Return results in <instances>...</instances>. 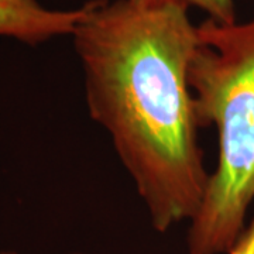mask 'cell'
Returning <instances> with one entry per match:
<instances>
[{
  "instance_id": "cell-1",
  "label": "cell",
  "mask_w": 254,
  "mask_h": 254,
  "mask_svg": "<svg viewBox=\"0 0 254 254\" xmlns=\"http://www.w3.org/2000/svg\"><path fill=\"white\" fill-rule=\"evenodd\" d=\"M182 0H89L73 30L91 118L157 232L199 209L209 173L190 83L198 26Z\"/></svg>"
},
{
  "instance_id": "cell-2",
  "label": "cell",
  "mask_w": 254,
  "mask_h": 254,
  "mask_svg": "<svg viewBox=\"0 0 254 254\" xmlns=\"http://www.w3.org/2000/svg\"><path fill=\"white\" fill-rule=\"evenodd\" d=\"M190 83L199 127L218 133V164L190 222L188 254H227L254 199V18L198 26Z\"/></svg>"
},
{
  "instance_id": "cell-3",
  "label": "cell",
  "mask_w": 254,
  "mask_h": 254,
  "mask_svg": "<svg viewBox=\"0 0 254 254\" xmlns=\"http://www.w3.org/2000/svg\"><path fill=\"white\" fill-rule=\"evenodd\" d=\"M83 16L78 9H47L38 0H0V36L27 46H40L55 37L72 36Z\"/></svg>"
},
{
  "instance_id": "cell-4",
  "label": "cell",
  "mask_w": 254,
  "mask_h": 254,
  "mask_svg": "<svg viewBox=\"0 0 254 254\" xmlns=\"http://www.w3.org/2000/svg\"><path fill=\"white\" fill-rule=\"evenodd\" d=\"M188 6H195L208 14V18L218 23L229 24L236 20L235 0H182Z\"/></svg>"
},
{
  "instance_id": "cell-5",
  "label": "cell",
  "mask_w": 254,
  "mask_h": 254,
  "mask_svg": "<svg viewBox=\"0 0 254 254\" xmlns=\"http://www.w3.org/2000/svg\"><path fill=\"white\" fill-rule=\"evenodd\" d=\"M227 254H254V219Z\"/></svg>"
},
{
  "instance_id": "cell-6",
  "label": "cell",
  "mask_w": 254,
  "mask_h": 254,
  "mask_svg": "<svg viewBox=\"0 0 254 254\" xmlns=\"http://www.w3.org/2000/svg\"><path fill=\"white\" fill-rule=\"evenodd\" d=\"M0 254H17V253H14V252H9V250H0ZM68 254H83V253H79V252H72V253H68Z\"/></svg>"
}]
</instances>
